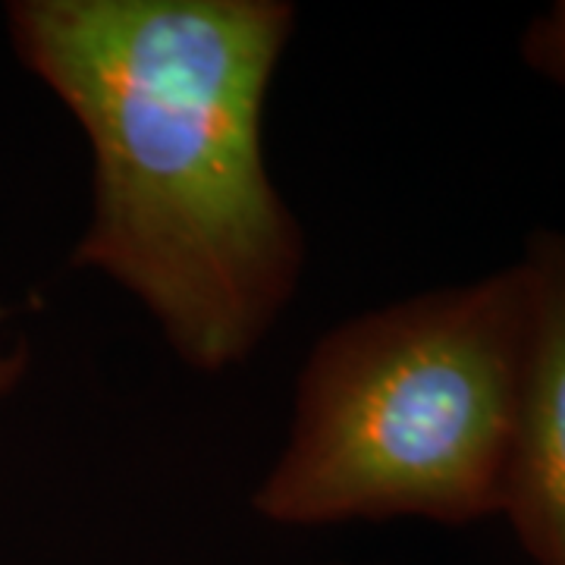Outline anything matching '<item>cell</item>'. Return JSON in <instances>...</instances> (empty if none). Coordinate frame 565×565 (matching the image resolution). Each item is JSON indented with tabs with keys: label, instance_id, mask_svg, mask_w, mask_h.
Returning <instances> with one entry per match:
<instances>
[{
	"label": "cell",
	"instance_id": "cell-1",
	"mask_svg": "<svg viewBox=\"0 0 565 565\" xmlns=\"http://www.w3.org/2000/svg\"><path fill=\"white\" fill-rule=\"evenodd\" d=\"M20 63L92 148L73 267L151 315L185 367L252 359L299 292L305 233L264 158L286 0H13Z\"/></svg>",
	"mask_w": 565,
	"mask_h": 565
},
{
	"label": "cell",
	"instance_id": "cell-2",
	"mask_svg": "<svg viewBox=\"0 0 565 565\" xmlns=\"http://www.w3.org/2000/svg\"><path fill=\"white\" fill-rule=\"evenodd\" d=\"M527 349L519 262L327 330L255 512L282 527L503 512Z\"/></svg>",
	"mask_w": 565,
	"mask_h": 565
},
{
	"label": "cell",
	"instance_id": "cell-3",
	"mask_svg": "<svg viewBox=\"0 0 565 565\" xmlns=\"http://www.w3.org/2000/svg\"><path fill=\"white\" fill-rule=\"evenodd\" d=\"M527 349L503 512L534 565H565V233H531L522 255Z\"/></svg>",
	"mask_w": 565,
	"mask_h": 565
},
{
	"label": "cell",
	"instance_id": "cell-4",
	"mask_svg": "<svg viewBox=\"0 0 565 565\" xmlns=\"http://www.w3.org/2000/svg\"><path fill=\"white\" fill-rule=\"evenodd\" d=\"M522 57L534 73L565 88V0L531 20L522 35Z\"/></svg>",
	"mask_w": 565,
	"mask_h": 565
},
{
	"label": "cell",
	"instance_id": "cell-5",
	"mask_svg": "<svg viewBox=\"0 0 565 565\" xmlns=\"http://www.w3.org/2000/svg\"><path fill=\"white\" fill-rule=\"evenodd\" d=\"M32 371V349L25 340L13 343L10 349H0V405L7 403Z\"/></svg>",
	"mask_w": 565,
	"mask_h": 565
}]
</instances>
